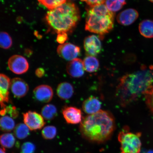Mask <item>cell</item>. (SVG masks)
<instances>
[{
  "label": "cell",
  "instance_id": "cell-1",
  "mask_svg": "<svg viewBox=\"0 0 153 153\" xmlns=\"http://www.w3.org/2000/svg\"><path fill=\"white\" fill-rule=\"evenodd\" d=\"M153 69L142 67L140 70L124 75L117 87L116 97L120 105L125 107L136 101L152 86Z\"/></svg>",
  "mask_w": 153,
  "mask_h": 153
},
{
  "label": "cell",
  "instance_id": "cell-2",
  "mask_svg": "<svg viewBox=\"0 0 153 153\" xmlns=\"http://www.w3.org/2000/svg\"><path fill=\"white\" fill-rule=\"evenodd\" d=\"M115 128L114 116L109 112L103 110L83 118L79 126L82 137L89 142L97 143L108 140Z\"/></svg>",
  "mask_w": 153,
  "mask_h": 153
},
{
  "label": "cell",
  "instance_id": "cell-3",
  "mask_svg": "<svg viewBox=\"0 0 153 153\" xmlns=\"http://www.w3.org/2000/svg\"><path fill=\"white\" fill-rule=\"evenodd\" d=\"M80 18L79 9L74 4L71 2H66L50 10L46 16L48 24L58 34L71 30Z\"/></svg>",
  "mask_w": 153,
  "mask_h": 153
},
{
  "label": "cell",
  "instance_id": "cell-4",
  "mask_svg": "<svg viewBox=\"0 0 153 153\" xmlns=\"http://www.w3.org/2000/svg\"><path fill=\"white\" fill-rule=\"evenodd\" d=\"M114 14L104 4L90 6L87 9L85 30L92 33L104 35L113 28Z\"/></svg>",
  "mask_w": 153,
  "mask_h": 153
},
{
  "label": "cell",
  "instance_id": "cell-5",
  "mask_svg": "<svg viewBox=\"0 0 153 153\" xmlns=\"http://www.w3.org/2000/svg\"><path fill=\"white\" fill-rule=\"evenodd\" d=\"M141 136V133L131 132L129 131V128H124L120 132L118 137L121 153H140Z\"/></svg>",
  "mask_w": 153,
  "mask_h": 153
},
{
  "label": "cell",
  "instance_id": "cell-6",
  "mask_svg": "<svg viewBox=\"0 0 153 153\" xmlns=\"http://www.w3.org/2000/svg\"><path fill=\"white\" fill-rule=\"evenodd\" d=\"M23 118L24 123L30 131L41 129L45 124L43 116L36 112L28 111L23 114Z\"/></svg>",
  "mask_w": 153,
  "mask_h": 153
},
{
  "label": "cell",
  "instance_id": "cell-7",
  "mask_svg": "<svg viewBox=\"0 0 153 153\" xmlns=\"http://www.w3.org/2000/svg\"><path fill=\"white\" fill-rule=\"evenodd\" d=\"M8 65L9 69L14 73L21 74L27 71L29 64L24 57L21 55H14L9 59Z\"/></svg>",
  "mask_w": 153,
  "mask_h": 153
},
{
  "label": "cell",
  "instance_id": "cell-8",
  "mask_svg": "<svg viewBox=\"0 0 153 153\" xmlns=\"http://www.w3.org/2000/svg\"><path fill=\"white\" fill-rule=\"evenodd\" d=\"M80 51L79 47L70 43L62 44L57 48V52L59 56L70 61L76 58L79 56Z\"/></svg>",
  "mask_w": 153,
  "mask_h": 153
},
{
  "label": "cell",
  "instance_id": "cell-9",
  "mask_svg": "<svg viewBox=\"0 0 153 153\" xmlns=\"http://www.w3.org/2000/svg\"><path fill=\"white\" fill-rule=\"evenodd\" d=\"M84 46L88 56H97L100 53L102 49L100 40L97 36L94 35L85 38Z\"/></svg>",
  "mask_w": 153,
  "mask_h": 153
},
{
  "label": "cell",
  "instance_id": "cell-10",
  "mask_svg": "<svg viewBox=\"0 0 153 153\" xmlns=\"http://www.w3.org/2000/svg\"><path fill=\"white\" fill-rule=\"evenodd\" d=\"M62 114L67 123L75 124L81 123L83 119L81 110L74 107H65L63 109Z\"/></svg>",
  "mask_w": 153,
  "mask_h": 153
},
{
  "label": "cell",
  "instance_id": "cell-11",
  "mask_svg": "<svg viewBox=\"0 0 153 153\" xmlns=\"http://www.w3.org/2000/svg\"><path fill=\"white\" fill-rule=\"evenodd\" d=\"M10 88L13 95L18 98L25 96L29 90L28 84L23 79L19 78H13L11 80Z\"/></svg>",
  "mask_w": 153,
  "mask_h": 153
},
{
  "label": "cell",
  "instance_id": "cell-12",
  "mask_svg": "<svg viewBox=\"0 0 153 153\" xmlns=\"http://www.w3.org/2000/svg\"><path fill=\"white\" fill-rule=\"evenodd\" d=\"M33 94L36 100L43 103L49 102L52 100L53 96L52 88L46 85H40L36 87L34 90Z\"/></svg>",
  "mask_w": 153,
  "mask_h": 153
},
{
  "label": "cell",
  "instance_id": "cell-13",
  "mask_svg": "<svg viewBox=\"0 0 153 153\" xmlns=\"http://www.w3.org/2000/svg\"><path fill=\"white\" fill-rule=\"evenodd\" d=\"M68 73L74 78H80L85 73L83 61L79 58H76L70 61L66 66Z\"/></svg>",
  "mask_w": 153,
  "mask_h": 153
},
{
  "label": "cell",
  "instance_id": "cell-14",
  "mask_svg": "<svg viewBox=\"0 0 153 153\" xmlns=\"http://www.w3.org/2000/svg\"><path fill=\"white\" fill-rule=\"evenodd\" d=\"M139 17V13L136 10L128 9L120 12L117 20L118 23L123 26H129L132 24Z\"/></svg>",
  "mask_w": 153,
  "mask_h": 153
},
{
  "label": "cell",
  "instance_id": "cell-15",
  "mask_svg": "<svg viewBox=\"0 0 153 153\" xmlns=\"http://www.w3.org/2000/svg\"><path fill=\"white\" fill-rule=\"evenodd\" d=\"M11 81L9 78L3 74L0 76V101L1 108L6 106L5 102L9 100V89L10 86Z\"/></svg>",
  "mask_w": 153,
  "mask_h": 153
},
{
  "label": "cell",
  "instance_id": "cell-16",
  "mask_svg": "<svg viewBox=\"0 0 153 153\" xmlns=\"http://www.w3.org/2000/svg\"><path fill=\"white\" fill-rule=\"evenodd\" d=\"M101 103L98 98L95 97H91L84 101L82 108L85 113L91 114L100 110Z\"/></svg>",
  "mask_w": 153,
  "mask_h": 153
},
{
  "label": "cell",
  "instance_id": "cell-17",
  "mask_svg": "<svg viewBox=\"0 0 153 153\" xmlns=\"http://www.w3.org/2000/svg\"><path fill=\"white\" fill-rule=\"evenodd\" d=\"M56 93L57 96L62 100H68L73 95V86L68 82H63L57 86Z\"/></svg>",
  "mask_w": 153,
  "mask_h": 153
},
{
  "label": "cell",
  "instance_id": "cell-18",
  "mask_svg": "<svg viewBox=\"0 0 153 153\" xmlns=\"http://www.w3.org/2000/svg\"><path fill=\"white\" fill-rule=\"evenodd\" d=\"M140 33L143 37L153 38V20H145L142 21L139 25Z\"/></svg>",
  "mask_w": 153,
  "mask_h": 153
},
{
  "label": "cell",
  "instance_id": "cell-19",
  "mask_svg": "<svg viewBox=\"0 0 153 153\" xmlns=\"http://www.w3.org/2000/svg\"><path fill=\"white\" fill-rule=\"evenodd\" d=\"M85 70L90 73L96 72L99 69V61L95 56H87L83 61Z\"/></svg>",
  "mask_w": 153,
  "mask_h": 153
},
{
  "label": "cell",
  "instance_id": "cell-20",
  "mask_svg": "<svg viewBox=\"0 0 153 153\" xmlns=\"http://www.w3.org/2000/svg\"><path fill=\"white\" fill-rule=\"evenodd\" d=\"M56 107L52 104H48L44 106L41 110V115L46 120H51L57 116Z\"/></svg>",
  "mask_w": 153,
  "mask_h": 153
},
{
  "label": "cell",
  "instance_id": "cell-21",
  "mask_svg": "<svg viewBox=\"0 0 153 153\" xmlns=\"http://www.w3.org/2000/svg\"><path fill=\"white\" fill-rule=\"evenodd\" d=\"M0 127L1 131L5 132H9L14 129L15 122L10 117L3 116L0 120Z\"/></svg>",
  "mask_w": 153,
  "mask_h": 153
},
{
  "label": "cell",
  "instance_id": "cell-22",
  "mask_svg": "<svg viewBox=\"0 0 153 153\" xmlns=\"http://www.w3.org/2000/svg\"><path fill=\"white\" fill-rule=\"evenodd\" d=\"M30 130L25 123H19L15 126L14 131V135L18 139H24L29 135Z\"/></svg>",
  "mask_w": 153,
  "mask_h": 153
},
{
  "label": "cell",
  "instance_id": "cell-23",
  "mask_svg": "<svg viewBox=\"0 0 153 153\" xmlns=\"http://www.w3.org/2000/svg\"><path fill=\"white\" fill-rule=\"evenodd\" d=\"M1 143L2 148L10 149L14 146L15 143V137L13 134L6 133L1 136Z\"/></svg>",
  "mask_w": 153,
  "mask_h": 153
},
{
  "label": "cell",
  "instance_id": "cell-24",
  "mask_svg": "<svg viewBox=\"0 0 153 153\" xmlns=\"http://www.w3.org/2000/svg\"><path fill=\"white\" fill-rule=\"evenodd\" d=\"M41 4L50 10L54 9L66 2V0H38Z\"/></svg>",
  "mask_w": 153,
  "mask_h": 153
},
{
  "label": "cell",
  "instance_id": "cell-25",
  "mask_svg": "<svg viewBox=\"0 0 153 153\" xmlns=\"http://www.w3.org/2000/svg\"><path fill=\"white\" fill-rule=\"evenodd\" d=\"M57 134V129L54 126H47L42 131V134L44 139L50 140L54 138Z\"/></svg>",
  "mask_w": 153,
  "mask_h": 153
},
{
  "label": "cell",
  "instance_id": "cell-26",
  "mask_svg": "<svg viewBox=\"0 0 153 153\" xmlns=\"http://www.w3.org/2000/svg\"><path fill=\"white\" fill-rule=\"evenodd\" d=\"M0 44L1 47L4 49L9 48L12 45V39L10 36L7 32H1L0 36Z\"/></svg>",
  "mask_w": 153,
  "mask_h": 153
},
{
  "label": "cell",
  "instance_id": "cell-27",
  "mask_svg": "<svg viewBox=\"0 0 153 153\" xmlns=\"http://www.w3.org/2000/svg\"><path fill=\"white\" fill-rule=\"evenodd\" d=\"M105 3L107 8L112 12L119 11L123 6L118 0H106Z\"/></svg>",
  "mask_w": 153,
  "mask_h": 153
},
{
  "label": "cell",
  "instance_id": "cell-28",
  "mask_svg": "<svg viewBox=\"0 0 153 153\" xmlns=\"http://www.w3.org/2000/svg\"><path fill=\"white\" fill-rule=\"evenodd\" d=\"M145 96L147 106L153 114V85L145 94Z\"/></svg>",
  "mask_w": 153,
  "mask_h": 153
},
{
  "label": "cell",
  "instance_id": "cell-29",
  "mask_svg": "<svg viewBox=\"0 0 153 153\" xmlns=\"http://www.w3.org/2000/svg\"><path fill=\"white\" fill-rule=\"evenodd\" d=\"M35 149L36 146L33 143L27 142L22 145L20 153H34Z\"/></svg>",
  "mask_w": 153,
  "mask_h": 153
},
{
  "label": "cell",
  "instance_id": "cell-30",
  "mask_svg": "<svg viewBox=\"0 0 153 153\" xmlns=\"http://www.w3.org/2000/svg\"><path fill=\"white\" fill-rule=\"evenodd\" d=\"M7 112L8 113L11 117L14 118L18 117L19 114L16 108L14 106L6 107L5 108L2 109L1 112V115L4 116Z\"/></svg>",
  "mask_w": 153,
  "mask_h": 153
},
{
  "label": "cell",
  "instance_id": "cell-31",
  "mask_svg": "<svg viewBox=\"0 0 153 153\" xmlns=\"http://www.w3.org/2000/svg\"><path fill=\"white\" fill-rule=\"evenodd\" d=\"M85 1L90 6H93L95 5L104 4L106 0H81Z\"/></svg>",
  "mask_w": 153,
  "mask_h": 153
},
{
  "label": "cell",
  "instance_id": "cell-32",
  "mask_svg": "<svg viewBox=\"0 0 153 153\" xmlns=\"http://www.w3.org/2000/svg\"><path fill=\"white\" fill-rule=\"evenodd\" d=\"M68 35L66 33H61L58 34L57 37V41L59 43L64 44L68 39Z\"/></svg>",
  "mask_w": 153,
  "mask_h": 153
},
{
  "label": "cell",
  "instance_id": "cell-33",
  "mask_svg": "<svg viewBox=\"0 0 153 153\" xmlns=\"http://www.w3.org/2000/svg\"><path fill=\"white\" fill-rule=\"evenodd\" d=\"M35 74L38 77L41 78L45 74V71L43 68H38L36 71Z\"/></svg>",
  "mask_w": 153,
  "mask_h": 153
},
{
  "label": "cell",
  "instance_id": "cell-34",
  "mask_svg": "<svg viewBox=\"0 0 153 153\" xmlns=\"http://www.w3.org/2000/svg\"><path fill=\"white\" fill-rule=\"evenodd\" d=\"M1 153H6L5 149L1 148Z\"/></svg>",
  "mask_w": 153,
  "mask_h": 153
},
{
  "label": "cell",
  "instance_id": "cell-35",
  "mask_svg": "<svg viewBox=\"0 0 153 153\" xmlns=\"http://www.w3.org/2000/svg\"><path fill=\"white\" fill-rule=\"evenodd\" d=\"M146 153H153V150H149Z\"/></svg>",
  "mask_w": 153,
  "mask_h": 153
},
{
  "label": "cell",
  "instance_id": "cell-36",
  "mask_svg": "<svg viewBox=\"0 0 153 153\" xmlns=\"http://www.w3.org/2000/svg\"><path fill=\"white\" fill-rule=\"evenodd\" d=\"M149 1H150L151 2L153 3V0H149Z\"/></svg>",
  "mask_w": 153,
  "mask_h": 153
}]
</instances>
